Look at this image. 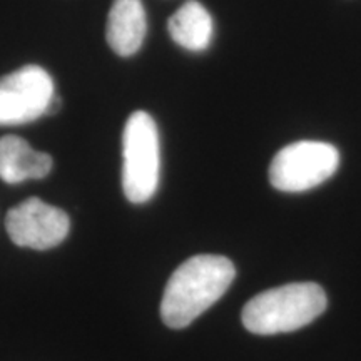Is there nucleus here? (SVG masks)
<instances>
[{
	"mask_svg": "<svg viewBox=\"0 0 361 361\" xmlns=\"http://www.w3.org/2000/svg\"><path fill=\"white\" fill-rule=\"evenodd\" d=\"M326 293L316 283H290L247 301L243 324L255 335L290 333L314 322L326 310Z\"/></svg>",
	"mask_w": 361,
	"mask_h": 361,
	"instance_id": "f03ea898",
	"label": "nucleus"
},
{
	"mask_svg": "<svg viewBox=\"0 0 361 361\" xmlns=\"http://www.w3.org/2000/svg\"><path fill=\"white\" fill-rule=\"evenodd\" d=\"M54 80L39 66H24L0 78V126L32 123L47 114Z\"/></svg>",
	"mask_w": 361,
	"mask_h": 361,
	"instance_id": "39448f33",
	"label": "nucleus"
},
{
	"mask_svg": "<svg viewBox=\"0 0 361 361\" xmlns=\"http://www.w3.org/2000/svg\"><path fill=\"white\" fill-rule=\"evenodd\" d=\"M236 278V268L224 256L197 255L184 261L166 284L161 301L162 322L180 329L213 306Z\"/></svg>",
	"mask_w": 361,
	"mask_h": 361,
	"instance_id": "f257e3e1",
	"label": "nucleus"
},
{
	"mask_svg": "<svg viewBox=\"0 0 361 361\" xmlns=\"http://www.w3.org/2000/svg\"><path fill=\"white\" fill-rule=\"evenodd\" d=\"M52 157L35 151L19 135L0 137V179L19 184L27 179H42L52 171Z\"/></svg>",
	"mask_w": 361,
	"mask_h": 361,
	"instance_id": "6e6552de",
	"label": "nucleus"
},
{
	"mask_svg": "<svg viewBox=\"0 0 361 361\" xmlns=\"http://www.w3.org/2000/svg\"><path fill=\"white\" fill-rule=\"evenodd\" d=\"M8 238L20 247L51 250L69 234V216L39 197H29L7 213Z\"/></svg>",
	"mask_w": 361,
	"mask_h": 361,
	"instance_id": "423d86ee",
	"label": "nucleus"
},
{
	"mask_svg": "<svg viewBox=\"0 0 361 361\" xmlns=\"http://www.w3.org/2000/svg\"><path fill=\"white\" fill-rule=\"evenodd\" d=\"M168 29L176 44L192 52L206 51L214 32L211 13L197 0L183 4L169 19Z\"/></svg>",
	"mask_w": 361,
	"mask_h": 361,
	"instance_id": "1a4fd4ad",
	"label": "nucleus"
},
{
	"mask_svg": "<svg viewBox=\"0 0 361 361\" xmlns=\"http://www.w3.org/2000/svg\"><path fill=\"white\" fill-rule=\"evenodd\" d=\"M340 152L333 144L298 141L283 147L269 166L273 188L283 192H305L318 188L338 171Z\"/></svg>",
	"mask_w": 361,
	"mask_h": 361,
	"instance_id": "20e7f679",
	"label": "nucleus"
},
{
	"mask_svg": "<svg viewBox=\"0 0 361 361\" xmlns=\"http://www.w3.org/2000/svg\"><path fill=\"white\" fill-rule=\"evenodd\" d=\"M123 189L134 204L154 196L159 186L161 151L157 126L146 111L129 116L123 134Z\"/></svg>",
	"mask_w": 361,
	"mask_h": 361,
	"instance_id": "7ed1b4c3",
	"label": "nucleus"
},
{
	"mask_svg": "<svg viewBox=\"0 0 361 361\" xmlns=\"http://www.w3.org/2000/svg\"><path fill=\"white\" fill-rule=\"evenodd\" d=\"M147 32L142 0H114L107 17V44L123 57L134 56L141 49Z\"/></svg>",
	"mask_w": 361,
	"mask_h": 361,
	"instance_id": "0eeeda50",
	"label": "nucleus"
}]
</instances>
